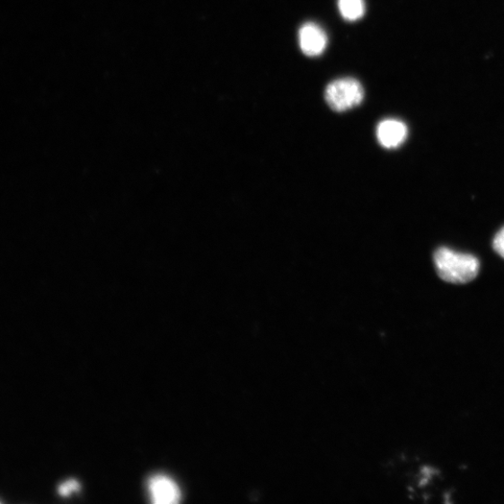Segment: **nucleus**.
<instances>
[{
  "instance_id": "nucleus-1",
  "label": "nucleus",
  "mask_w": 504,
  "mask_h": 504,
  "mask_svg": "<svg viewBox=\"0 0 504 504\" xmlns=\"http://www.w3.org/2000/svg\"><path fill=\"white\" fill-rule=\"evenodd\" d=\"M438 276L453 284H464L476 278L480 263L476 257L448 248L438 249L434 256Z\"/></svg>"
},
{
  "instance_id": "nucleus-2",
  "label": "nucleus",
  "mask_w": 504,
  "mask_h": 504,
  "mask_svg": "<svg viewBox=\"0 0 504 504\" xmlns=\"http://www.w3.org/2000/svg\"><path fill=\"white\" fill-rule=\"evenodd\" d=\"M365 91L361 84L352 78H344L331 83L325 91V100L330 108L343 112L361 104Z\"/></svg>"
},
{
  "instance_id": "nucleus-3",
  "label": "nucleus",
  "mask_w": 504,
  "mask_h": 504,
  "mask_svg": "<svg viewBox=\"0 0 504 504\" xmlns=\"http://www.w3.org/2000/svg\"><path fill=\"white\" fill-rule=\"evenodd\" d=\"M148 489L152 501L157 504H175L181 499V492L174 480L164 474L151 477Z\"/></svg>"
},
{
  "instance_id": "nucleus-4",
  "label": "nucleus",
  "mask_w": 504,
  "mask_h": 504,
  "mask_svg": "<svg viewBox=\"0 0 504 504\" xmlns=\"http://www.w3.org/2000/svg\"><path fill=\"white\" fill-rule=\"evenodd\" d=\"M299 43L305 56L318 57L325 50L327 36L316 23L307 22L299 31Z\"/></svg>"
},
{
  "instance_id": "nucleus-5",
  "label": "nucleus",
  "mask_w": 504,
  "mask_h": 504,
  "mask_svg": "<svg viewBox=\"0 0 504 504\" xmlns=\"http://www.w3.org/2000/svg\"><path fill=\"white\" fill-rule=\"evenodd\" d=\"M376 136L381 146L394 149L402 146L406 139L407 128L398 119H384L377 127Z\"/></svg>"
},
{
  "instance_id": "nucleus-6",
  "label": "nucleus",
  "mask_w": 504,
  "mask_h": 504,
  "mask_svg": "<svg viewBox=\"0 0 504 504\" xmlns=\"http://www.w3.org/2000/svg\"><path fill=\"white\" fill-rule=\"evenodd\" d=\"M339 6L342 16L348 21L362 18L366 11L364 0H340Z\"/></svg>"
},
{
  "instance_id": "nucleus-7",
  "label": "nucleus",
  "mask_w": 504,
  "mask_h": 504,
  "mask_svg": "<svg viewBox=\"0 0 504 504\" xmlns=\"http://www.w3.org/2000/svg\"><path fill=\"white\" fill-rule=\"evenodd\" d=\"M80 490V483L75 479H69L66 482H63L58 487V493L62 497H67L71 494H74Z\"/></svg>"
},
{
  "instance_id": "nucleus-8",
  "label": "nucleus",
  "mask_w": 504,
  "mask_h": 504,
  "mask_svg": "<svg viewBox=\"0 0 504 504\" xmlns=\"http://www.w3.org/2000/svg\"><path fill=\"white\" fill-rule=\"evenodd\" d=\"M493 248L504 259V227L496 234L493 240Z\"/></svg>"
}]
</instances>
